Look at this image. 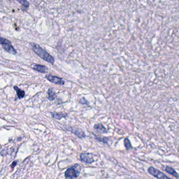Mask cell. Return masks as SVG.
I'll return each instance as SVG.
<instances>
[{
  "mask_svg": "<svg viewBox=\"0 0 179 179\" xmlns=\"http://www.w3.org/2000/svg\"><path fill=\"white\" fill-rule=\"evenodd\" d=\"M45 78L48 81H50L51 83L55 84L56 85H64L65 84V82L64 80L60 78L59 77L56 76H53L52 74H48L46 75Z\"/></svg>",
  "mask_w": 179,
  "mask_h": 179,
  "instance_id": "5",
  "label": "cell"
},
{
  "mask_svg": "<svg viewBox=\"0 0 179 179\" xmlns=\"http://www.w3.org/2000/svg\"><path fill=\"white\" fill-rule=\"evenodd\" d=\"M66 129L70 132L73 133L75 136L80 138H84L86 137V135L82 130L80 128L74 127H67Z\"/></svg>",
  "mask_w": 179,
  "mask_h": 179,
  "instance_id": "7",
  "label": "cell"
},
{
  "mask_svg": "<svg viewBox=\"0 0 179 179\" xmlns=\"http://www.w3.org/2000/svg\"><path fill=\"white\" fill-rule=\"evenodd\" d=\"M80 158L82 162L88 164L93 163L95 160L93 158V156L91 153H83L80 155Z\"/></svg>",
  "mask_w": 179,
  "mask_h": 179,
  "instance_id": "6",
  "label": "cell"
},
{
  "mask_svg": "<svg viewBox=\"0 0 179 179\" xmlns=\"http://www.w3.org/2000/svg\"><path fill=\"white\" fill-rule=\"evenodd\" d=\"M80 103L81 104H82V105H90V103L85 98H81L80 99Z\"/></svg>",
  "mask_w": 179,
  "mask_h": 179,
  "instance_id": "17",
  "label": "cell"
},
{
  "mask_svg": "<svg viewBox=\"0 0 179 179\" xmlns=\"http://www.w3.org/2000/svg\"><path fill=\"white\" fill-rule=\"evenodd\" d=\"M148 172L150 174L158 179H170V177L153 166H150L148 169Z\"/></svg>",
  "mask_w": 179,
  "mask_h": 179,
  "instance_id": "4",
  "label": "cell"
},
{
  "mask_svg": "<svg viewBox=\"0 0 179 179\" xmlns=\"http://www.w3.org/2000/svg\"><path fill=\"white\" fill-rule=\"evenodd\" d=\"M94 129L98 133H108V130L106 128L103 126L102 123H97L95 124L93 126Z\"/></svg>",
  "mask_w": 179,
  "mask_h": 179,
  "instance_id": "8",
  "label": "cell"
},
{
  "mask_svg": "<svg viewBox=\"0 0 179 179\" xmlns=\"http://www.w3.org/2000/svg\"><path fill=\"white\" fill-rule=\"evenodd\" d=\"M124 146L126 148L127 150H130V149H132L133 148V146L131 145V143L130 142V140L128 138H126L125 139H124Z\"/></svg>",
  "mask_w": 179,
  "mask_h": 179,
  "instance_id": "14",
  "label": "cell"
},
{
  "mask_svg": "<svg viewBox=\"0 0 179 179\" xmlns=\"http://www.w3.org/2000/svg\"><path fill=\"white\" fill-rule=\"evenodd\" d=\"M31 45L34 53L40 57V58L48 63L53 64L55 62L54 58L51 56L50 54L48 53L45 50H44L43 48H42L37 44H31Z\"/></svg>",
  "mask_w": 179,
  "mask_h": 179,
  "instance_id": "1",
  "label": "cell"
},
{
  "mask_svg": "<svg viewBox=\"0 0 179 179\" xmlns=\"http://www.w3.org/2000/svg\"><path fill=\"white\" fill-rule=\"evenodd\" d=\"M17 161H14L12 163V164H11V168H12V169H13L14 168H15V166H17Z\"/></svg>",
  "mask_w": 179,
  "mask_h": 179,
  "instance_id": "18",
  "label": "cell"
},
{
  "mask_svg": "<svg viewBox=\"0 0 179 179\" xmlns=\"http://www.w3.org/2000/svg\"><path fill=\"white\" fill-rule=\"evenodd\" d=\"M32 68L35 70L41 73H46L47 72V70H48V68L46 67L44 65H37V64L33 65Z\"/></svg>",
  "mask_w": 179,
  "mask_h": 179,
  "instance_id": "9",
  "label": "cell"
},
{
  "mask_svg": "<svg viewBox=\"0 0 179 179\" xmlns=\"http://www.w3.org/2000/svg\"><path fill=\"white\" fill-rule=\"evenodd\" d=\"M164 171H166V172H167L168 173L174 176L176 178L179 179V174H178V173L176 172V170L174 169L173 168H172V167L169 166H166V168L164 169Z\"/></svg>",
  "mask_w": 179,
  "mask_h": 179,
  "instance_id": "10",
  "label": "cell"
},
{
  "mask_svg": "<svg viewBox=\"0 0 179 179\" xmlns=\"http://www.w3.org/2000/svg\"><path fill=\"white\" fill-rule=\"evenodd\" d=\"M16 1L25 7L27 8L29 7L30 4L27 0H16Z\"/></svg>",
  "mask_w": 179,
  "mask_h": 179,
  "instance_id": "16",
  "label": "cell"
},
{
  "mask_svg": "<svg viewBox=\"0 0 179 179\" xmlns=\"http://www.w3.org/2000/svg\"><path fill=\"white\" fill-rule=\"evenodd\" d=\"M94 136H95V139H96L99 142L104 143H108V140L109 139V138L106 137H99V136H96V135H94Z\"/></svg>",
  "mask_w": 179,
  "mask_h": 179,
  "instance_id": "15",
  "label": "cell"
},
{
  "mask_svg": "<svg viewBox=\"0 0 179 179\" xmlns=\"http://www.w3.org/2000/svg\"><path fill=\"white\" fill-rule=\"evenodd\" d=\"M47 93H48V99L50 101H53L55 99V97H56V93L54 91V90L52 88H50L48 90V91H47Z\"/></svg>",
  "mask_w": 179,
  "mask_h": 179,
  "instance_id": "13",
  "label": "cell"
},
{
  "mask_svg": "<svg viewBox=\"0 0 179 179\" xmlns=\"http://www.w3.org/2000/svg\"><path fill=\"white\" fill-rule=\"evenodd\" d=\"M50 115H52V117L53 118L57 120H60L63 118H66V117H67V115L65 113L53 112V113H50Z\"/></svg>",
  "mask_w": 179,
  "mask_h": 179,
  "instance_id": "11",
  "label": "cell"
},
{
  "mask_svg": "<svg viewBox=\"0 0 179 179\" xmlns=\"http://www.w3.org/2000/svg\"><path fill=\"white\" fill-rule=\"evenodd\" d=\"M1 44L4 50L7 52L11 54H16L17 51L14 49L13 46H12V44L9 40H7L5 38H4L3 37L1 38Z\"/></svg>",
  "mask_w": 179,
  "mask_h": 179,
  "instance_id": "3",
  "label": "cell"
},
{
  "mask_svg": "<svg viewBox=\"0 0 179 179\" xmlns=\"http://www.w3.org/2000/svg\"><path fill=\"white\" fill-rule=\"evenodd\" d=\"M13 88L14 90L16 91L18 98L19 99H21L23 98L24 97H25V92L23 90H21L17 86H14Z\"/></svg>",
  "mask_w": 179,
  "mask_h": 179,
  "instance_id": "12",
  "label": "cell"
},
{
  "mask_svg": "<svg viewBox=\"0 0 179 179\" xmlns=\"http://www.w3.org/2000/svg\"><path fill=\"white\" fill-rule=\"evenodd\" d=\"M82 169V167L80 164H76L67 169L65 173V176L66 179L77 178L80 176Z\"/></svg>",
  "mask_w": 179,
  "mask_h": 179,
  "instance_id": "2",
  "label": "cell"
}]
</instances>
